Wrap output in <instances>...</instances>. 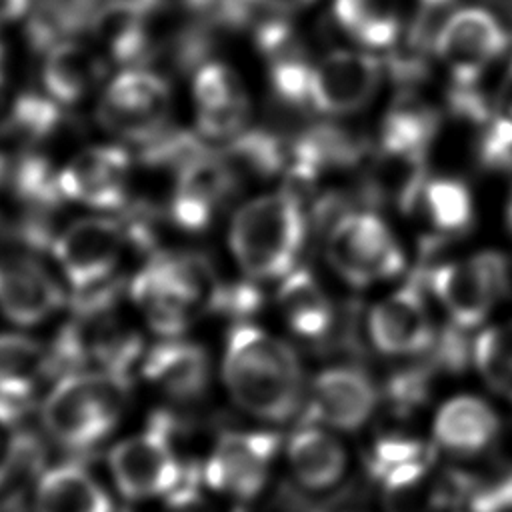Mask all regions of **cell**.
Returning <instances> with one entry per match:
<instances>
[{"label":"cell","instance_id":"obj_5","mask_svg":"<svg viewBox=\"0 0 512 512\" xmlns=\"http://www.w3.org/2000/svg\"><path fill=\"white\" fill-rule=\"evenodd\" d=\"M170 112L168 80L144 68H126L104 90L96 118L106 132L142 146L170 126Z\"/></svg>","mask_w":512,"mask_h":512},{"label":"cell","instance_id":"obj_10","mask_svg":"<svg viewBox=\"0 0 512 512\" xmlns=\"http://www.w3.org/2000/svg\"><path fill=\"white\" fill-rule=\"evenodd\" d=\"M126 246L120 220L88 216L58 234L52 254L70 286L84 290L114 276Z\"/></svg>","mask_w":512,"mask_h":512},{"label":"cell","instance_id":"obj_18","mask_svg":"<svg viewBox=\"0 0 512 512\" xmlns=\"http://www.w3.org/2000/svg\"><path fill=\"white\" fill-rule=\"evenodd\" d=\"M140 372L158 392L174 402L200 400L210 386V356L196 342L166 338L146 348Z\"/></svg>","mask_w":512,"mask_h":512},{"label":"cell","instance_id":"obj_27","mask_svg":"<svg viewBox=\"0 0 512 512\" xmlns=\"http://www.w3.org/2000/svg\"><path fill=\"white\" fill-rule=\"evenodd\" d=\"M50 376L48 346L24 334H0V400L28 404Z\"/></svg>","mask_w":512,"mask_h":512},{"label":"cell","instance_id":"obj_20","mask_svg":"<svg viewBox=\"0 0 512 512\" xmlns=\"http://www.w3.org/2000/svg\"><path fill=\"white\" fill-rule=\"evenodd\" d=\"M106 62L78 40H64L44 54L42 84L62 106L84 100L104 78Z\"/></svg>","mask_w":512,"mask_h":512},{"label":"cell","instance_id":"obj_7","mask_svg":"<svg viewBox=\"0 0 512 512\" xmlns=\"http://www.w3.org/2000/svg\"><path fill=\"white\" fill-rule=\"evenodd\" d=\"M108 468L122 496L144 500L182 488L184 470L174 442L154 416L148 430L120 440L108 454Z\"/></svg>","mask_w":512,"mask_h":512},{"label":"cell","instance_id":"obj_39","mask_svg":"<svg viewBox=\"0 0 512 512\" xmlns=\"http://www.w3.org/2000/svg\"><path fill=\"white\" fill-rule=\"evenodd\" d=\"M30 8V0H0V26L10 24L24 16Z\"/></svg>","mask_w":512,"mask_h":512},{"label":"cell","instance_id":"obj_42","mask_svg":"<svg viewBox=\"0 0 512 512\" xmlns=\"http://www.w3.org/2000/svg\"><path fill=\"white\" fill-rule=\"evenodd\" d=\"M10 108V98H8V82H6V76H4V70H0V124L6 116Z\"/></svg>","mask_w":512,"mask_h":512},{"label":"cell","instance_id":"obj_2","mask_svg":"<svg viewBox=\"0 0 512 512\" xmlns=\"http://www.w3.org/2000/svg\"><path fill=\"white\" fill-rule=\"evenodd\" d=\"M304 212L290 192L262 194L242 204L228 232L240 270L254 282L286 276L304 242Z\"/></svg>","mask_w":512,"mask_h":512},{"label":"cell","instance_id":"obj_45","mask_svg":"<svg viewBox=\"0 0 512 512\" xmlns=\"http://www.w3.org/2000/svg\"><path fill=\"white\" fill-rule=\"evenodd\" d=\"M506 222H508V228H510V232H512V190H510L508 204H506Z\"/></svg>","mask_w":512,"mask_h":512},{"label":"cell","instance_id":"obj_13","mask_svg":"<svg viewBox=\"0 0 512 512\" xmlns=\"http://www.w3.org/2000/svg\"><path fill=\"white\" fill-rule=\"evenodd\" d=\"M130 176L128 150L114 144L92 146L60 170V188L66 200L100 210H122L132 198Z\"/></svg>","mask_w":512,"mask_h":512},{"label":"cell","instance_id":"obj_33","mask_svg":"<svg viewBox=\"0 0 512 512\" xmlns=\"http://www.w3.org/2000/svg\"><path fill=\"white\" fill-rule=\"evenodd\" d=\"M436 128L438 118L434 110L422 104L402 102L386 114L380 130V146L426 152L436 136Z\"/></svg>","mask_w":512,"mask_h":512},{"label":"cell","instance_id":"obj_6","mask_svg":"<svg viewBox=\"0 0 512 512\" xmlns=\"http://www.w3.org/2000/svg\"><path fill=\"white\" fill-rule=\"evenodd\" d=\"M424 278L452 318V324L462 330L480 326L510 284L508 262L492 250L440 264Z\"/></svg>","mask_w":512,"mask_h":512},{"label":"cell","instance_id":"obj_44","mask_svg":"<svg viewBox=\"0 0 512 512\" xmlns=\"http://www.w3.org/2000/svg\"><path fill=\"white\" fill-rule=\"evenodd\" d=\"M10 162L8 158L0 152V186H4V182H8V176H10Z\"/></svg>","mask_w":512,"mask_h":512},{"label":"cell","instance_id":"obj_24","mask_svg":"<svg viewBox=\"0 0 512 512\" xmlns=\"http://www.w3.org/2000/svg\"><path fill=\"white\" fill-rule=\"evenodd\" d=\"M100 12L102 0H34L26 42L32 52L44 56L60 42L92 32Z\"/></svg>","mask_w":512,"mask_h":512},{"label":"cell","instance_id":"obj_40","mask_svg":"<svg viewBox=\"0 0 512 512\" xmlns=\"http://www.w3.org/2000/svg\"><path fill=\"white\" fill-rule=\"evenodd\" d=\"M252 6H266L274 10H298L314 0H248Z\"/></svg>","mask_w":512,"mask_h":512},{"label":"cell","instance_id":"obj_43","mask_svg":"<svg viewBox=\"0 0 512 512\" xmlns=\"http://www.w3.org/2000/svg\"><path fill=\"white\" fill-rule=\"evenodd\" d=\"M420 2V8L424 12H434V10H442V8H448L454 0H418Z\"/></svg>","mask_w":512,"mask_h":512},{"label":"cell","instance_id":"obj_37","mask_svg":"<svg viewBox=\"0 0 512 512\" xmlns=\"http://www.w3.org/2000/svg\"><path fill=\"white\" fill-rule=\"evenodd\" d=\"M24 408L0 400V484L6 480L22 452L24 438L16 428Z\"/></svg>","mask_w":512,"mask_h":512},{"label":"cell","instance_id":"obj_21","mask_svg":"<svg viewBox=\"0 0 512 512\" xmlns=\"http://www.w3.org/2000/svg\"><path fill=\"white\" fill-rule=\"evenodd\" d=\"M500 420L494 408L476 396L446 400L434 416V440L454 454H476L494 442Z\"/></svg>","mask_w":512,"mask_h":512},{"label":"cell","instance_id":"obj_38","mask_svg":"<svg viewBox=\"0 0 512 512\" xmlns=\"http://www.w3.org/2000/svg\"><path fill=\"white\" fill-rule=\"evenodd\" d=\"M494 112L512 120V60L506 68V74L500 82V90H498V96H496V106H494Z\"/></svg>","mask_w":512,"mask_h":512},{"label":"cell","instance_id":"obj_1","mask_svg":"<svg viewBox=\"0 0 512 512\" xmlns=\"http://www.w3.org/2000/svg\"><path fill=\"white\" fill-rule=\"evenodd\" d=\"M222 378L232 400L254 418L284 422L302 402L304 380L296 352L270 332L238 324L230 330Z\"/></svg>","mask_w":512,"mask_h":512},{"label":"cell","instance_id":"obj_19","mask_svg":"<svg viewBox=\"0 0 512 512\" xmlns=\"http://www.w3.org/2000/svg\"><path fill=\"white\" fill-rule=\"evenodd\" d=\"M128 290L146 324L162 338L180 336L198 314L178 284L152 258L138 270Z\"/></svg>","mask_w":512,"mask_h":512},{"label":"cell","instance_id":"obj_9","mask_svg":"<svg viewBox=\"0 0 512 512\" xmlns=\"http://www.w3.org/2000/svg\"><path fill=\"white\" fill-rule=\"evenodd\" d=\"M508 36L484 8L454 12L434 36V50L454 84H478L482 72L502 56Z\"/></svg>","mask_w":512,"mask_h":512},{"label":"cell","instance_id":"obj_3","mask_svg":"<svg viewBox=\"0 0 512 512\" xmlns=\"http://www.w3.org/2000/svg\"><path fill=\"white\" fill-rule=\"evenodd\" d=\"M128 394L130 376L124 374L82 370L62 376L42 402V424L64 446H92L118 424Z\"/></svg>","mask_w":512,"mask_h":512},{"label":"cell","instance_id":"obj_30","mask_svg":"<svg viewBox=\"0 0 512 512\" xmlns=\"http://www.w3.org/2000/svg\"><path fill=\"white\" fill-rule=\"evenodd\" d=\"M334 18L366 48H388L400 36V18L392 0H334Z\"/></svg>","mask_w":512,"mask_h":512},{"label":"cell","instance_id":"obj_12","mask_svg":"<svg viewBox=\"0 0 512 512\" xmlns=\"http://www.w3.org/2000/svg\"><path fill=\"white\" fill-rule=\"evenodd\" d=\"M380 80L382 66L372 54L334 50L312 66L308 104L330 116L352 114L374 98Z\"/></svg>","mask_w":512,"mask_h":512},{"label":"cell","instance_id":"obj_26","mask_svg":"<svg viewBox=\"0 0 512 512\" xmlns=\"http://www.w3.org/2000/svg\"><path fill=\"white\" fill-rule=\"evenodd\" d=\"M36 512H114L108 492L84 468L60 464L38 482Z\"/></svg>","mask_w":512,"mask_h":512},{"label":"cell","instance_id":"obj_14","mask_svg":"<svg viewBox=\"0 0 512 512\" xmlns=\"http://www.w3.org/2000/svg\"><path fill=\"white\" fill-rule=\"evenodd\" d=\"M66 304L62 286L38 256L16 252L0 258V310L20 326H34Z\"/></svg>","mask_w":512,"mask_h":512},{"label":"cell","instance_id":"obj_41","mask_svg":"<svg viewBox=\"0 0 512 512\" xmlns=\"http://www.w3.org/2000/svg\"><path fill=\"white\" fill-rule=\"evenodd\" d=\"M8 246H14L12 222H8V220L0 214V254H2Z\"/></svg>","mask_w":512,"mask_h":512},{"label":"cell","instance_id":"obj_15","mask_svg":"<svg viewBox=\"0 0 512 512\" xmlns=\"http://www.w3.org/2000/svg\"><path fill=\"white\" fill-rule=\"evenodd\" d=\"M372 344L390 356L418 354L434 344V324L416 282L380 300L368 316Z\"/></svg>","mask_w":512,"mask_h":512},{"label":"cell","instance_id":"obj_31","mask_svg":"<svg viewBox=\"0 0 512 512\" xmlns=\"http://www.w3.org/2000/svg\"><path fill=\"white\" fill-rule=\"evenodd\" d=\"M238 180L270 178L284 166L280 140L266 130H244L220 152Z\"/></svg>","mask_w":512,"mask_h":512},{"label":"cell","instance_id":"obj_46","mask_svg":"<svg viewBox=\"0 0 512 512\" xmlns=\"http://www.w3.org/2000/svg\"><path fill=\"white\" fill-rule=\"evenodd\" d=\"M4 62H6V50H4V44L0 42V70H4Z\"/></svg>","mask_w":512,"mask_h":512},{"label":"cell","instance_id":"obj_32","mask_svg":"<svg viewBox=\"0 0 512 512\" xmlns=\"http://www.w3.org/2000/svg\"><path fill=\"white\" fill-rule=\"evenodd\" d=\"M424 206L434 228L442 234H462L474 218L470 190L456 178H436L424 186Z\"/></svg>","mask_w":512,"mask_h":512},{"label":"cell","instance_id":"obj_35","mask_svg":"<svg viewBox=\"0 0 512 512\" xmlns=\"http://www.w3.org/2000/svg\"><path fill=\"white\" fill-rule=\"evenodd\" d=\"M478 158L488 170H512V120L492 112L482 124Z\"/></svg>","mask_w":512,"mask_h":512},{"label":"cell","instance_id":"obj_23","mask_svg":"<svg viewBox=\"0 0 512 512\" xmlns=\"http://www.w3.org/2000/svg\"><path fill=\"white\" fill-rule=\"evenodd\" d=\"M286 458L296 480L308 490L334 486L346 470L342 444L326 430L316 426L300 428L286 446Z\"/></svg>","mask_w":512,"mask_h":512},{"label":"cell","instance_id":"obj_34","mask_svg":"<svg viewBox=\"0 0 512 512\" xmlns=\"http://www.w3.org/2000/svg\"><path fill=\"white\" fill-rule=\"evenodd\" d=\"M474 362L482 380L512 400V322L490 326L478 334Z\"/></svg>","mask_w":512,"mask_h":512},{"label":"cell","instance_id":"obj_22","mask_svg":"<svg viewBox=\"0 0 512 512\" xmlns=\"http://www.w3.org/2000/svg\"><path fill=\"white\" fill-rule=\"evenodd\" d=\"M426 186V152L380 146L372 158L366 192L372 200L410 210Z\"/></svg>","mask_w":512,"mask_h":512},{"label":"cell","instance_id":"obj_28","mask_svg":"<svg viewBox=\"0 0 512 512\" xmlns=\"http://www.w3.org/2000/svg\"><path fill=\"white\" fill-rule=\"evenodd\" d=\"M70 122L64 106L48 94L24 90L10 102L0 124V140L18 144L22 150H38L40 144L56 138Z\"/></svg>","mask_w":512,"mask_h":512},{"label":"cell","instance_id":"obj_4","mask_svg":"<svg viewBox=\"0 0 512 512\" xmlns=\"http://www.w3.org/2000/svg\"><path fill=\"white\" fill-rule=\"evenodd\" d=\"M326 258L352 286H368L404 270L396 236L374 212L342 214L328 232Z\"/></svg>","mask_w":512,"mask_h":512},{"label":"cell","instance_id":"obj_8","mask_svg":"<svg viewBox=\"0 0 512 512\" xmlns=\"http://www.w3.org/2000/svg\"><path fill=\"white\" fill-rule=\"evenodd\" d=\"M240 180L220 152L204 150L174 174V186L166 204L168 220L182 232H204Z\"/></svg>","mask_w":512,"mask_h":512},{"label":"cell","instance_id":"obj_16","mask_svg":"<svg viewBox=\"0 0 512 512\" xmlns=\"http://www.w3.org/2000/svg\"><path fill=\"white\" fill-rule=\"evenodd\" d=\"M198 134L208 140H232L244 132L250 102L238 74L224 62L202 64L192 82Z\"/></svg>","mask_w":512,"mask_h":512},{"label":"cell","instance_id":"obj_11","mask_svg":"<svg viewBox=\"0 0 512 512\" xmlns=\"http://www.w3.org/2000/svg\"><path fill=\"white\" fill-rule=\"evenodd\" d=\"M276 448L278 436L272 432L230 430L210 450L204 480L216 492L252 498L266 484Z\"/></svg>","mask_w":512,"mask_h":512},{"label":"cell","instance_id":"obj_17","mask_svg":"<svg viewBox=\"0 0 512 512\" xmlns=\"http://www.w3.org/2000/svg\"><path fill=\"white\" fill-rule=\"evenodd\" d=\"M378 402V392L356 366H332L312 382L308 410L318 420L336 430H358L368 422Z\"/></svg>","mask_w":512,"mask_h":512},{"label":"cell","instance_id":"obj_25","mask_svg":"<svg viewBox=\"0 0 512 512\" xmlns=\"http://www.w3.org/2000/svg\"><path fill=\"white\" fill-rule=\"evenodd\" d=\"M278 308L294 334L320 340L332 330L334 310L314 274L306 268L290 270L278 288Z\"/></svg>","mask_w":512,"mask_h":512},{"label":"cell","instance_id":"obj_29","mask_svg":"<svg viewBox=\"0 0 512 512\" xmlns=\"http://www.w3.org/2000/svg\"><path fill=\"white\" fill-rule=\"evenodd\" d=\"M8 184L22 212L56 214L66 200L60 188V170L40 150H22L10 166Z\"/></svg>","mask_w":512,"mask_h":512},{"label":"cell","instance_id":"obj_36","mask_svg":"<svg viewBox=\"0 0 512 512\" xmlns=\"http://www.w3.org/2000/svg\"><path fill=\"white\" fill-rule=\"evenodd\" d=\"M262 304V292L256 288L254 280H236V282H220L216 296L212 300L210 312L244 318L254 314Z\"/></svg>","mask_w":512,"mask_h":512}]
</instances>
